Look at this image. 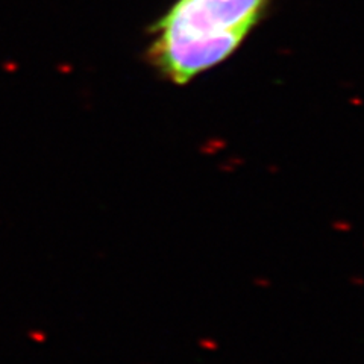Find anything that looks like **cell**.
Returning <instances> with one entry per match:
<instances>
[{"instance_id": "1", "label": "cell", "mask_w": 364, "mask_h": 364, "mask_svg": "<svg viewBox=\"0 0 364 364\" xmlns=\"http://www.w3.org/2000/svg\"><path fill=\"white\" fill-rule=\"evenodd\" d=\"M272 0H176L149 29L147 61L175 85H187L240 48Z\"/></svg>"}]
</instances>
